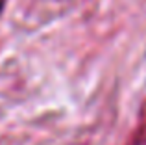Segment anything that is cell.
<instances>
[{
	"mask_svg": "<svg viewBox=\"0 0 146 145\" xmlns=\"http://www.w3.org/2000/svg\"><path fill=\"white\" fill-rule=\"evenodd\" d=\"M2 6H4V2H2V0H0V9H2Z\"/></svg>",
	"mask_w": 146,
	"mask_h": 145,
	"instance_id": "6da1fadb",
	"label": "cell"
}]
</instances>
